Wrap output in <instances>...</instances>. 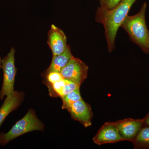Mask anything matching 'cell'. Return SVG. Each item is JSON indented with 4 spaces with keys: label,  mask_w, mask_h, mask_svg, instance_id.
<instances>
[{
    "label": "cell",
    "mask_w": 149,
    "mask_h": 149,
    "mask_svg": "<svg viewBox=\"0 0 149 149\" xmlns=\"http://www.w3.org/2000/svg\"><path fill=\"white\" fill-rule=\"evenodd\" d=\"M136 1L122 0L112 9L107 10L100 6L97 9L96 21L103 25L108 50L110 52L115 48V39L118 30Z\"/></svg>",
    "instance_id": "6da1fadb"
},
{
    "label": "cell",
    "mask_w": 149,
    "mask_h": 149,
    "mask_svg": "<svg viewBox=\"0 0 149 149\" xmlns=\"http://www.w3.org/2000/svg\"><path fill=\"white\" fill-rule=\"evenodd\" d=\"M147 4L144 3L139 12L127 15L120 27L128 33L130 40L146 54H149V30L146 21Z\"/></svg>",
    "instance_id": "7a4b0ae2"
},
{
    "label": "cell",
    "mask_w": 149,
    "mask_h": 149,
    "mask_svg": "<svg viewBox=\"0 0 149 149\" xmlns=\"http://www.w3.org/2000/svg\"><path fill=\"white\" fill-rule=\"evenodd\" d=\"M44 129V124L37 118L35 111L30 109L8 132L0 134V145L4 146L25 133L35 130H43Z\"/></svg>",
    "instance_id": "3957f363"
},
{
    "label": "cell",
    "mask_w": 149,
    "mask_h": 149,
    "mask_svg": "<svg viewBox=\"0 0 149 149\" xmlns=\"http://www.w3.org/2000/svg\"><path fill=\"white\" fill-rule=\"evenodd\" d=\"M15 49L12 48L9 52L1 60L3 78L1 90L0 92V99L10 95L14 92V85L17 73L15 64Z\"/></svg>",
    "instance_id": "277c9868"
},
{
    "label": "cell",
    "mask_w": 149,
    "mask_h": 149,
    "mask_svg": "<svg viewBox=\"0 0 149 149\" xmlns=\"http://www.w3.org/2000/svg\"><path fill=\"white\" fill-rule=\"evenodd\" d=\"M88 70V67L85 63L73 56L60 73L63 79L80 86L87 77Z\"/></svg>",
    "instance_id": "5b68a950"
},
{
    "label": "cell",
    "mask_w": 149,
    "mask_h": 149,
    "mask_svg": "<svg viewBox=\"0 0 149 149\" xmlns=\"http://www.w3.org/2000/svg\"><path fill=\"white\" fill-rule=\"evenodd\" d=\"M47 44L53 56L63 53L68 45H67V38L64 32L53 24L51 25L48 32Z\"/></svg>",
    "instance_id": "8992f818"
},
{
    "label": "cell",
    "mask_w": 149,
    "mask_h": 149,
    "mask_svg": "<svg viewBox=\"0 0 149 149\" xmlns=\"http://www.w3.org/2000/svg\"><path fill=\"white\" fill-rule=\"evenodd\" d=\"M72 118L79 121L85 127L91 125V111L83 100L75 102L67 109Z\"/></svg>",
    "instance_id": "52a82bcc"
},
{
    "label": "cell",
    "mask_w": 149,
    "mask_h": 149,
    "mask_svg": "<svg viewBox=\"0 0 149 149\" xmlns=\"http://www.w3.org/2000/svg\"><path fill=\"white\" fill-rule=\"evenodd\" d=\"M24 94L15 91L6 97L2 105L0 107V126L10 113L19 107L24 99Z\"/></svg>",
    "instance_id": "ba28073f"
},
{
    "label": "cell",
    "mask_w": 149,
    "mask_h": 149,
    "mask_svg": "<svg viewBox=\"0 0 149 149\" xmlns=\"http://www.w3.org/2000/svg\"><path fill=\"white\" fill-rule=\"evenodd\" d=\"M143 119H129L118 123L116 127L123 139H134L143 124Z\"/></svg>",
    "instance_id": "9c48e42d"
},
{
    "label": "cell",
    "mask_w": 149,
    "mask_h": 149,
    "mask_svg": "<svg viewBox=\"0 0 149 149\" xmlns=\"http://www.w3.org/2000/svg\"><path fill=\"white\" fill-rule=\"evenodd\" d=\"M123 140L118 129L113 125H106L102 128L95 137L94 141L99 145L106 143H114Z\"/></svg>",
    "instance_id": "30bf717a"
},
{
    "label": "cell",
    "mask_w": 149,
    "mask_h": 149,
    "mask_svg": "<svg viewBox=\"0 0 149 149\" xmlns=\"http://www.w3.org/2000/svg\"><path fill=\"white\" fill-rule=\"evenodd\" d=\"M73 56L71 53L69 45H68L66 50L63 53L58 55L53 56L52 60L47 72H60Z\"/></svg>",
    "instance_id": "8fae6325"
},
{
    "label": "cell",
    "mask_w": 149,
    "mask_h": 149,
    "mask_svg": "<svg viewBox=\"0 0 149 149\" xmlns=\"http://www.w3.org/2000/svg\"><path fill=\"white\" fill-rule=\"evenodd\" d=\"M137 148H149V126L142 128L134 139Z\"/></svg>",
    "instance_id": "7c38bea8"
},
{
    "label": "cell",
    "mask_w": 149,
    "mask_h": 149,
    "mask_svg": "<svg viewBox=\"0 0 149 149\" xmlns=\"http://www.w3.org/2000/svg\"><path fill=\"white\" fill-rule=\"evenodd\" d=\"M62 109H68L71 105L75 102L82 100L80 92V88L69 93L62 98Z\"/></svg>",
    "instance_id": "4fadbf2b"
},
{
    "label": "cell",
    "mask_w": 149,
    "mask_h": 149,
    "mask_svg": "<svg viewBox=\"0 0 149 149\" xmlns=\"http://www.w3.org/2000/svg\"><path fill=\"white\" fill-rule=\"evenodd\" d=\"M80 86L74 82L66 80V83L61 94L60 97L62 98L69 93L73 92L75 90L80 88Z\"/></svg>",
    "instance_id": "5bb4252c"
},
{
    "label": "cell",
    "mask_w": 149,
    "mask_h": 149,
    "mask_svg": "<svg viewBox=\"0 0 149 149\" xmlns=\"http://www.w3.org/2000/svg\"><path fill=\"white\" fill-rule=\"evenodd\" d=\"M122 0H99L100 7L107 10L113 8Z\"/></svg>",
    "instance_id": "9a60e30c"
},
{
    "label": "cell",
    "mask_w": 149,
    "mask_h": 149,
    "mask_svg": "<svg viewBox=\"0 0 149 149\" xmlns=\"http://www.w3.org/2000/svg\"><path fill=\"white\" fill-rule=\"evenodd\" d=\"M47 79L50 84L53 83L63 79L60 72H47Z\"/></svg>",
    "instance_id": "2e32d148"
},
{
    "label": "cell",
    "mask_w": 149,
    "mask_h": 149,
    "mask_svg": "<svg viewBox=\"0 0 149 149\" xmlns=\"http://www.w3.org/2000/svg\"><path fill=\"white\" fill-rule=\"evenodd\" d=\"M66 83V80L63 79L52 84L54 91L60 96Z\"/></svg>",
    "instance_id": "e0dca14e"
},
{
    "label": "cell",
    "mask_w": 149,
    "mask_h": 149,
    "mask_svg": "<svg viewBox=\"0 0 149 149\" xmlns=\"http://www.w3.org/2000/svg\"><path fill=\"white\" fill-rule=\"evenodd\" d=\"M143 123L149 126V113L143 118Z\"/></svg>",
    "instance_id": "ac0fdd59"
},
{
    "label": "cell",
    "mask_w": 149,
    "mask_h": 149,
    "mask_svg": "<svg viewBox=\"0 0 149 149\" xmlns=\"http://www.w3.org/2000/svg\"><path fill=\"white\" fill-rule=\"evenodd\" d=\"M1 68V58L0 57V69Z\"/></svg>",
    "instance_id": "d6986e66"
}]
</instances>
